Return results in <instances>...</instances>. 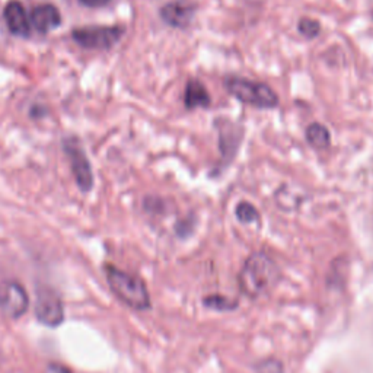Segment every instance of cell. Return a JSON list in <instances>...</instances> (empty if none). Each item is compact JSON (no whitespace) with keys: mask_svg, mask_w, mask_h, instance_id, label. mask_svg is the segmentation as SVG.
<instances>
[{"mask_svg":"<svg viewBox=\"0 0 373 373\" xmlns=\"http://www.w3.org/2000/svg\"><path fill=\"white\" fill-rule=\"evenodd\" d=\"M280 277V270L264 252H254L245 261L238 276V284L248 298H260L270 292Z\"/></svg>","mask_w":373,"mask_h":373,"instance_id":"1","label":"cell"},{"mask_svg":"<svg viewBox=\"0 0 373 373\" xmlns=\"http://www.w3.org/2000/svg\"><path fill=\"white\" fill-rule=\"evenodd\" d=\"M104 273L110 289L122 302L136 310L150 308V294L142 279L112 264H105Z\"/></svg>","mask_w":373,"mask_h":373,"instance_id":"2","label":"cell"},{"mask_svg":"<svg viewBox=\"0 0 373 373\" xmlns=\"http://www.w3.org/2000/svg\"><path fill=\"white\" fill-rule=\"evenodd\" d=\"M226 91L238 101L255 107L270 110L279 105V96L267 84L254 82L244 77H228L225 81Z\"/></svg>","mask_w":373,"mask_h":373,"instance_id":"3","label":"cell"},{"mask_svg":"<svg viewBox=\"0 0 373 373\" xmlns=\"http://www.w3.org/2000/svg\"><path fill=\"white\" fill-rule=\"evenodd\" d=\"M35 318L48 328H55L65 321V305L58 293L48 286H38L37 289Z\"/></svg>","mask_w":373,"mask_h":373,"instance_id":"4","label":"cell"},{"mask_svg":"<svg viewBox=\"0 0 373 373\" xmlns=\"http://www.w3.org/2000/svg\"><path fill=\"white\" fill-rule=\"evenodd\" d=\"M124 30L122 27H84L76 28L72 34L73 40L92 50H108L120 41Z\"/></svg>","mask_w":373,"mask_h":373,"instance_id":"5","label":"cell"},{"mask_svg":"<svg viewBox=\"0 0 373 373\" xmlns=\"http://www.w3.org/2000/svg\"><path fill=\"white\" fill-rule=\"evenodd\" d=\"M30 308V296L25 287L16 280L0 283V312L6 318L19 320Z\"/></svg>","mask_w":373,"mask_h":373,"instance_id":"6","label":"cell"},{"mask_svg":"<svg viewBox=\"0 0 373 373\" xmlns=\"http://www.w3.org/2000/svg\"><path fill=\"white\" fill-rule=\"evenodd\" d=\"M65 152L69 156V161L72 165V172L76 180L77 187L84 192H88L93 187V174L91 169V164L86 158L84 149L81 148L79 142L76 139H66L65 140Z\"/></svg>","mask_w":373,"mask_h":373,"instance_id":"7","label":"cell"},{"mask_svg":"<svg viewBox=\"0 0 373 373\" xmlns=\"http://www.w3.org/2000/svg\"><path fill=\"white\" fill-rule=\"evenodd\" d=\"M194 16V6L184 0H174L161 9L162 21L174 28H187Z\"/></svg>","mask_w":373,"mask_h":373,"instance_id":"8","label":"cell"},{"mask_svg":"<svg viewBox=\"0 0 373 373\" xmlns=\"http://www.w3.org/2000/svg\"><path fill=\"white\" fill-rule=\"evenodd\" d=\"M5 21L9 31L18 37H28L31 34V21L25 8L18 0H12L5 8Z\"/></svg>","mask_w":373,"mask_h":373,"instance_id":"9","label":"cell"},{"mask_svg":"<svg viewBox=\"0 0 373 373\" xmlns=\"http://www.w3.org/2000/svg\"><path fill=\"white\" fill-rule=\"evenodd\" d=\"M31 25L40 32H48L62 24V16L58 9L53 5H41L32 9L30 15Z\"/></svg>","mask_w":373,"mask_h":373,"instance_id":"10","label":"cell"},{"mask_svg":"<svg viewBox=\"0 0 373 373\" xmlns=\"http://www.w3.org/2000/svg\"><path fill=\"white\" fill-rule=\"evenodd\" d=\"M184 103H185V107L188 110L209 107L210 105V95H209L206 86L200 81L191 79L185 88Z\"/></svg>","mask_w":373,"mask_h":373,"instance_id":"11","label":"cell"},{"mask_svg":"<svg viewBox=\"0 0 373 373\" xmlns=\"http://www.w3.org/2000/svg\"><path fill=\"white\" fill-rule=\"evenodd\" d=\"M306 140L315 149H327L331 143V136L325 126L313 123L306 129Z\"/></svg>","mask_w":373,"mask_h":373,"instance_id":"12","label":"cell"},{"mask_svg":"<svg viewBox=\"0 0 373 373\" xmlns=\"http://www.w3.org/2000/svg\"><path fill=\"white\" fill-rule=\"evenodd\" d=\"M235 214H237L238 221L242 223H251V222L259 221V218H260L259 210L255 209L251 203H247V202H242L237 206Z\"/></svg>","mask_w":373,"mask_h":373,"instance_id":"13","label":"cell"},{"mask_svg":"<svg viewBox=\"0 0 373 373\" xmlns=\"http://www.w3.org/2000/svg\"><path fill=\"white\" fill-rule=\"evenodd\" d=\"M298 30L306 38H315L320 34V31H321V25H320L318 21H315V19L302 18L301 21H299Z\"/></svg>","mask_w":373,"mask_h":373,"instance_id":"14","label":"cell"},{"mask_svg":"<svg viewBox=\"0 0 373 373\" xmlns=\"http://www.w3.org/2000/svg\"><path fill=\"white\" fill-rule=\"evenodd\" d=\"M204 303L210 308H214V309H230V308H235V305H229V303H233V302H229L226 298H222V296H210V298H206L204 299Z\"/></svg>","mask_w":373,"mask_h":373,"instance_id":"15","label":"cell"},{"mask_svg":"<svg viewBox=\"0 0 373 373\" xmlns=\"http://www.w3.org/2000/svg\"><path fill=\"white\" fill-rule=\"evenodd\" d=\"M259 372L260 373H282V365L277 363L276 360H268V362L261 363Z\"/></svg>","mask_w":373,"mask_h":373,"instance_id":"16","label":"cell"},{"mask_svg":"<svg viewBox=\"0 0 373 373\" xmlns=\"http://www.w3.org/2000/svg\"><path fill=\"white\" fill-rule=\"evenodd\" d=\"M44 373H73V372L62 363H48Z\"/></svg>","mask_w":373,"mask_h":373,"instance_id":"17","label":"cell"},{"mask_svg":"<svg viewBox=\"0 0 373 373\" xmlns=\"http://www.w3.org/2000/svg\"><path fill=\"white\" fill-rule=\"evenodd\" d=\"M111 0H81V4L88 8H100L110 4Z\"/></svg>","mask_w":373,"mask_h":373,"instance_id":"18","label":"cell"}]
</instances>
